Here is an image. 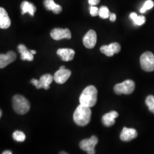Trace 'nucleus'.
<instances>
[{
    "instance_id": "f257e3e1",
    "label": "nucleus",
    "mask_w": 154,
    "mask_h": 154,
    "mask_svg": "<svg viewBox=\"0 0 154 154\" xmlns=\"http://www.w3.org/2000/svg\"><path fill=\"white\" fill-rule=\"evenodd\" d=\"M91 116V111L89 107L82 104L79 105L75 110L73 119L75 124L79 126H85L89 124Z\"/></svg>"
},
{
    "instance_id": "f03ea898",
    "label": "nucleus",
    "mask_w": 154,
    "mask_h": 154,
    "mask_svg": "<svg viewBox=\"0 0 154 154\" xmlns=\"http://www.w3.org/2000/svg\"><path fill=\"white\" fill-rule=\"evenodd\" d=\"M97 89L94 86H88L82 91L79 97L80 104L91 108L97 101Z\"/></svg>"
},
{
    "instance_id": "7ed1b4c3",
    "label": "nucleus",
    "mask_w": 154,
    "mask_h": 154,
    "mask_svg": "<svg viewBox=\"0 0 154 154\" xmlns=\"http://www.w3.org/2000/svg\"><path fill=\"white\" fill-rule=\"evenodd\" d=\"M12 107L17 113L24 115L30 110V103L24 96L15 95L12 99Z\"/></svg>"
},
{
    "instance_id": "20e7f679",
    "label": "nucleus",
    "mask_w": 154,
    "mask_h": 154,
    "mask_svg": "<svg viewBox=\"0 0 154 154\" xmlns=\"http://www.w3.org/2000/svg\"><path fill=\"white\" fill-rule=\"evenodd\" d=\"M140 64L145 72L154 71V54L151 51H146L140 57Z\"/></svg>"
},
{
    "instance_id": "39448f33",
    "label": "nucleus",
    "mask_w": 154,
    "mask_h": 154,
    "mask_svg": "<svg viewBox=\"0 0 154 154\" xmlns=\"http://www.w3.org/2000/svg\"><path fill=\"white\" fill-rule=\"evenodd\" d=\"M135 90V83L132 80H126L120 84H117L113 88L115 94L121 95V94H132Z\"/></svg>"
},
{
    "instance_id": "423d86ee",
    "label": "nucleus",
    "mask_w": 154,
    "mask_h": 154,
    "mask_svg": "<svg viewBox=\"0 0 154 154\" xmlns=\"http://www.w3.org/2000/svg\"><path fill=\"white\" fill-rule=\"evenodd\" d=\"M99 139L96 136H92L90 138L82 140L79 143L80 149L86 151L87 154H95V146L98 143Z\"/></svg>"
},
{
    "instance_id": "0eeeda50",
    "label": "nucleus",
    "mask_w": 154,
    "mask_h": 154,
    "mask_svg": "<svg viewBox=\"0 0 154 154\" xmlns=\"http://www.w3.org/2000/svg\"><path fill=\"white\" fill-rule=\"evenodd\" d=\"M54 80V76H51V74H44L43 76L40 77L39 80L33 79L31 80V83H32L33 85L35 86L36 88H44V89L47 90L49 88V85L51 84Z\"/></svg>"
},
{
    "instance_id": "6e6552de",
    "label": "nucleus",
    "mask_w": 154,
    "mask_h": 154,
    "mask_svg": "<svg viewBox=\"0 0 154 154\" xmlns=\"http://www.w3.org/2000/svg\"><path fill=\"white\" fill-rule=\"evenodd\" d=\"M71 74H72L71 71L62 66L59 68V70H58L53 76L54 80V82H57V84H64V83L69 79Z\"/></svg>"
},
{
    "instance_id": "1a4fd4ad",
    "label": "nucleus",
    "mask_w": 154,
    "mask_h": 154,
    "mask_svg": "<svg viewBox=\"0 0 154 154\" xmlns=\"http://www.w3.org/2000/svg\"><path fill=\"white\" fill-rule=\"evenodd\" d=\"M51 38L56 41L63 39V38H72V33L69 29H61L56 28L51 30L50 33Z\"/></svg>"
},
{
    "instance_id": "9d476101",
    "label": "nucleus",
    "mask_w": 154,
    "mask_h": 154,
    "mask_svg": "<svg viewBox=\"0 0 154 154\" xmlns=\"http://www.w3.org/2000/svg\"><path fill=\"white\" fill-rule=\"evenodd\" d=\"M121 45L117 42H113L109 45H103L100 48V51L107 57H112L115 54L119 53L121 51Z\"/></svg>"
},
{
    "instance_id": "9b49d317",
    "label": "nucleus",
    "mask_w": 154,
    "mask_h": 154,
    "mask_svg": "<svg viewBox=\"0 0 154 154\" xmlns=\"http://www.w3.org/2000/svg\"><path fill=\"white\" fill-rule=\"evenodd\" d=\"M97 40V35L93 29L89 30L83 38V44L87 49H92L95 47Z\"/></svg>"
},
{
    "instance_id": "f8f14e48",
    "label": "nucleus",
    "mask_w": 154,
    "mask_h": 154,
    "mask_svg": "<svg viewBox=\"0 0 154 154\" xmlns=\"http://www.w3.org/2000/svg\"><path fill=\"white\" fill-rule=\"evenodd\" d=\"M17 59V54L14 51H8L6 54H1L0 55V68L3 69L14 61Z\"/></svg>"
},
{
    "instance_id": "ddd939ff",
    "label": "nucleus",
    "mask_w": 154,
    "mask_h": 154,
    "mask_svg": "<svg viewBox=\"0 0 154 154\" xmlns=\"http://www.w3.org/2000/svg\"><path fill=\"white\" fill-rule=\"evenodd\" d=\"M138 136L137 131L134 128H130L124 127L121 133L120 138L121 140L125 142L131 141Z\"/></svg>"
},
{
    "instance_id": "4468645a",
    "label": "nucleus",
    "mask_w": 154,
    "mask_h": 154,
    "mask_svg": "<svg viewBox=\"0 0 154 154\" xmlns=\"http://www.w3.org/2000/svg\"><path fill=\"white\" fill-rule=\"evenodd\" d=\"M119 116V113L116 111H111L106 113L102 117L101 121L103 124L106 127H110L115 124V119Z\"/></svg>"
},
{
    "instance_id": "2eb2a0df",
    "label": "nucleus",
    "mask_w": 154,
    "mask_h": 154,
    "mask_svg": "<svg viewBox=\"0 0 154 154\" xmlns=\"http://www.w3.org/2000/svg\"><path fill=\"white\" fill-rule=\"evenodd\" d=\"M57 54L61 57L63 61H70L73 60L75 55L74 50L72 49H59Z\"/></svg>"
},
{
    "instance_id": "dca6fc26",
    "label": "nucleus",
    "mask_w": 154,
    "mask_h": 154,
    "mask_svg": "<svg viewBox=\"0 0 154 154\" xmlns=\"http://www.w3.org/2000/svg\"><path fill=\"white\" fill-rule=\"evenodd\" d=\"M11 25V21L9 15L3 7L0 8V28L6 29H8Z\"/></svg>"
},
{
    "instance_id": "f3484780",
    "label": "nucleus",
    "mask_w": 154,
    "mask_h": 154,
    "mask_svg": "<svg viewBox=\"0 0 154 154\" xmlns=\"http://www.w3.org/2000/svg\"><path fill=\"white\" fill-rule=\"evenodd\" d=\"M18 51L21 54V59L23 61H32L34 59V54L29 51L26 46L24 44H19L18 46Z\"/></svg>"
},
{
    "instance_id": "a211bd4d",
    "label": "nucleus",
    "mask_w": 154,
    "mask_h": 154,
    "mask_svg": "<svg viewBox=\"0 0 154 154\" xmlns=\"http://www.w3.org/2000/svg\"><path fill=\"white\" fill-rule=\"evenodd\" d=\"M44 5L47 10L52 11L54 14H58L62 11V7L60 5L56 4L54 0H44Z\"/></svg>"
},
{
    "instance_id": "6ab92c4d",
    "label": "nucleus",
    "mask_w": 154,
    "mask_h": 154,
    "mask_svg": "<svg viewBox=\"0 0 154 154\" xmlns=\"http://www.w3.org/2000/svg\"><path fill=\"white\" fill-rule=\"evenodd\" d=\"M21 9H22V14H24L26 13H29L31 16L33 17L34 13L36 10L35 6L33 4L27 1H24L21 5Z\"/></svg>"
},
{
    "instance_id": "aec40b11",
    "label": "nucleus",
    "mask_w": 154,
    "mask_h": 154,
    "mask_svg": "<svg viewBox=\"0 0 154 154\" xmlns=\"http://www.w3.org/2000/svg\"><path fill=\"white\" fill-rule=\"evenodd\" d=\"M130 18L134 21V24L138 25V26H142V25L145 24L146 22V17L141 15V16H138V15L135 12L131 13Z\"/></svg>"
},
{
    "instance_id": "412c9836",
    "label": "nucleus",
    "mask_w": 154,
    "mask_h": 154,
    "mask_svg": "<svg viewBox=\"0 0 154 154\" xmlns=\"http://www.w3.org/2000/svg\"><path fill=\"white\" fill-rule=\"evenodd\" d=\"M13 138L14 140H17L18 142H23L24 141L25 139H26V136L22 131H15L13 133Z\"/></svg>"
},
{
    "instance_id": "4be33fe9",
    "label": "nucleus",
    "mask_w": 154,
    "mask_h": 154,
    "mask_svg": "<svg viewBox=\"0 0 154 154\" xmlns=\"http://www.w3.org/2000/svg\"><path fill=\"white\" fill-rule=\"evenodd\" d=\"M110 12H109V9L106 6H102L99 8V16L102 19H107L110 17Z\"/></svg>"
},
{
    "instance_id": "5701e85b",
    "label": "nucleus",
    "mask_w": 154,
    "mask_h": 154,
    "mask_svg": "<svg viewBox=\"0 0 154 154\" xmlns=\"http://www.w3.org/2000/svg\"><path fill=\"white\" fill-rule=\"evenodd\" d=\"M153 7H154V2L153 0H146L145 3H144L143 6L142 7V8L140 9V12L142 13V14H143V13L146 12V11L149 10V9L153 8Z\"/></svg>"
},
{
    "instance_id": "b1692460",
    "label": "nucleus",
    "mask_w": 154,
    "mask_h": 154,
    "mask_svg": "<svg viewBox=\"0 0 154 154\" xmlns=\"http://www.w3.org/2000/svg\"><path fill=\"white\" fill-rule=\"evenodd\" d=\"M146 104L149 107V111L154 113V96L150 95L146 99Z\"/></svg>"
},
{
    "instance_id": "393cba45",
    "label": "nucleus",
    "mask_w": 154,
    "mask_h": 154,
    "mask_svg": "<svg viewBox=\"0 0 154 154\" xmlns=\"http://www.w3.org/2000/svg\"><path fill=\"white\" fill-rule=\"evenodd\" d=\"M99 9L97 7H96V6H91V7H90V14L92 17H96L99 15Z\"/></svg>"
},
{
    "instance_id": "a878e982",
    "label": "nucleus",
    "mask_w": 154,
    "mask_h": 154,
    "mask_svg": "<svg viewBox=\"0 0 154 154\" xmlns=\"http://www.w3.org/2000/svg\"><path fill=\"white\" fill-rule=\"evenodd\" d=\"M88 2L91 6H96L100 2V0H88Z\"/></svg>"
},
{
    "instance_id": "bb28decb",
    "label": "nucleus",
    "mask_w": 154,
    "mask_h": 154,
    "mask_svg": "<svg viewBox=\"0 0 154 154\" xmlns=\"http://www.w3.org/2000/svg\"><path fill=\"white\" fill-rule=\"evenodd\" d=\"M109 19H110L111 22H115L116 19V15L114 13H111L110 17H109Z\"/></svg>"
},
{
    "instance_id": "cd10ccee",
    "label": "nucleus",
    "mask_w": 154,
    "mask_h": 154,
    "mask_svg": "<svg viewBox=\"0 0 154 154\" xmlns=\"http://www.w3.org/2000/svg\"><path fill=\"white\" fill-rule=\"evenodd\" d=\"M2 154H12V153H11V151H5L3 152Z\"/></svg>"
},
{
    "instance_id": "c85d7f7f",
    "label": "nucleus",
    "mask_w": 154,
    "mask_h": 154,
    "mask_svg": "<svg viewBox=\"0 0 154 154\" xmlns=\"http://www.w3.org/2000/svg\"><path fill=\"white\" fill-rule=\"evenodd\" d=\"M31 52L33 54H35L36 53V51H35V50H31Z\"/></svg>"
},
{
    "instance_id": "c756f323",
    "label": "nucleus",
    "mask_w": 154,
    "mask_h": 154,
    "mask_svg": "<svg viewBox=\"0 0 154 154\" xmlns=\"http://www.w3.org/2000/svg\"><path fill=\"white\" fill-rule=\"evenodd\" d=\"M59 154H69V153H67L66 152H65V151H61L59 153Z\"/></svg>"
},
{
    "instance_id": "7c9ffc66",
    "label": "nucleus",
    "mask_w": 154,
    "mask_h": 154,
    "mask_svg": "<svg viewBox=\"0 0 154 154\" xmlns=\"http://www.w3.org/2000/svg\"><path fill=\"white\" fill-rule=\"evenodd\" d=\"M2 111H0V117H2Z\"/></svg>"
}]
</instances>
